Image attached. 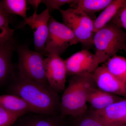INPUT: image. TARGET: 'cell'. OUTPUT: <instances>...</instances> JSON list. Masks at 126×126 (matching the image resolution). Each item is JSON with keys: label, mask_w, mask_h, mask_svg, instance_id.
<instances>
[{"label": "cell", "mask_w": 126, "mask_h": 126, "mask_svg": "<svg viewBox=\"0 0 126 126\" xmlns=\"http://www.w3.org/2000/svg\"><path fill=\"white\" fill-rule=\"evenodd\" d=\"M7 93L24 99L36 113L61 115V101L59 94L49 85L16 75L9 84Z\"/></svg>", "instance_id": "obj_1"}, {"label": "cell", "mask_w": 126, "mask_h": 126, "mask_svg": "<svg viewBox=\"0 0 126 126\" xmlns=\"http://www.w3.org/2000/svg\"><path fill=\"white\" fill-rule=\"evenodd\" d=\"M97 87L92 73L72 76L60 99L61 116L77 118L84 115L87 111L88 94Z\"/></svg>", "instance_id": "obj_2"}, {"label": "cell", "mask_w": 126, "mask_h": 126, "mask_svg": "<svg viewBox=\"0 0 126 126\" xmlns=\"http://www.w3.org/2000/svg\"><path fill=\"white\" fill-rule=\"evenodd\" d=\"M93 43L95 48L94 54L101 63L123 49L126 45V33L110 22L94 33Z\"/></svg>", "instance_id": "obj_3"}, {"label": "cell", "mask_w": 126, "mask_h": 126, "mask_svg": "<svg viewBox=\"0 0 126 126\" xmlns=\"http://www.w3.org/2000/svg\"><path fill=\"white\" fill-rule=\"evenodd\" d=\"M16 49L18 75L41 84L49 85L46 77L44 54L31 50L25 46H18Z\"/></svg>", "instance_id": "obj_4"}, {"label": "cell", "mask_w": 126, "mask_h": 126, "mask_svg": "<svg viewBox=\"0 0 126 126\" xmlns=\"http://www.w3.org/2000/svg\"><path fill=\"white\" fill-rule=\"evenodd\" d=\"M59 10L63 23L71 30L79 42L89 47L93 45L94 20L85 12L76 7Z\"/></svg>", "instance_id": "obj_5"}, {"label": "cell", "mask_w": 126, "mask_h": 126, "mask_svg": "<svg viewBox=\"0 0 126 126\" xmlns=\"http://www.w3.org/2000/svg\"><path fill=\"white\" fill-rule=\"evenodd\" d=\"M49 31L44 55L60 56L70 46L79 43L71 30L63 23L56 20L50 16Z\"/></svg>", "instance_id": "obj_6"}, {"label": "cell", "mask_w": 126, "mask_h": 126, "mask_svg": "<svg viewBox=\"0 0 126 126\" xmlns=\"http://www.w3.org/2000/svg\"><path fill=\"white\" fill-rule=\"evenodd\" d=\"M44 65L49 85L58 94L63 93L65 88L67 75L64 60L59 55L49 54L45 58Z\"/></svg>", "instance_id": "obj_7"}, {"label": "cell", "mask_w": 126, "mask_h": 126, "mask_svg": "<svg viewBox=\"0 0 126 126\" xmlns=\"http://www.w3.org/2000/svg\"><path fill=\"white\" fill-rule=\"evenodd\" d=\"M67 75L73 76L81 74L93 73L100 63L94 54L83 50L64 60Z\"/></svg>", "instance_id": "obj_8"}, {"label": "cell", "mask_w": 126, "mask_h": 126, "mask_svg": "<svg viewBox=\"0 0 126 126\" xmlns=\"http://www.w3.org/2000/svg\"><path fill=\"white\" fill-rule=\"evenodd\" d=\"M50 15L47 9L40 14L37 11L25 20L24 25H28L33 33L35 51L44 54L48 33V23Z\"/></svg>", "instance_id": "obj_9"}, {"label": "cell", "mask_w": 126, "mask_h": 126, "mask_svg": "<svg viewBox=\"0 0 126 126\" xmlns=\"http://www.w3.org/2000/svg\"><path fill=\"white\" fill-rule=\"evenodd\" d=\"M92 74L98 88L126 99V84L114 77L104 64L98 67Z\"/></svg>", "instance_id": "obj_10"}, {"label": "cell", "mask_w": 126, "mask_h": 126, "mask_svg": "<svg viewBox=\"0 0 126 126\" xmlns=\"http://www.w3.org/2000/svg\"><path fill=\"white\" fill-rule=\"evenodd\" d=\"M66 117L61 115L30 112L20 117L13 126H70Z\"/></svg>", "instance_id": "obj_11"}, {"label": "cell", "mask_w": 126, "mask_h": 126, "mask_svg": "<svg viewBox=\"0 0 126 126\" xmlns=\"http://www.w3.org/2000/svg\"><path fill=\"white\" fill-rule=\"evenodd\" d=\"M94 111L105 126H119L123 124L126 116V99L112 104L103 110Z\"/></svg>", "instance_id": "obj_12"}, {"label": "cell", "mask_w": 126, "mask_h": 126, "mask_svg": "<svg viewBox=\"0 0 126 126\" xmlns=\"http://www.w3.org/2000/svg\"><path fill=\"white\" fill-rule=\"evenodd\" d=\"M12 45L0 48V86L10 83L15 77L12 62Z\"/></svg>", "instance_id": "obj_13"}, {"label": "cell", "mask_w": 126, "mask_h": 126, "mask_svg": "<svg viewBox=\"0 0 126 126\" xmlns=\"http://www.w3.org/2000/svg\"><path fill=\"white\" fill-rule=\"evenodd\" d=\"M126 98L100 90L97 87L88 94L87 102L95 111L103 110L111 104Z\"/></svg>", "instance_id": "obj_14"}, {"label": "cell", "mask_w": 126, "mask_h": 126, "mask_svg": "<svg viewBox=\"0 0 126 126\" xmlns=\"http://www.w3.org/2000/svg\"><path fill=\"white\" fill-rule=\"evenodd\" d=\"M0 107L12 113L21 115L28 113H36L24 99L12 94L0 96Z\"/></svg>", "instance_id": "obj_15"}, {"label": "cell", "mask_w": 126, "mask_h": 126, "mask_svg": "<svg viewBox=\"0 0 126 126\" xmlns=\"http://www.w3.org/2000/svg\"><path fill=\"white\" fill-rule=\"evenodd\" d=\"M126 4V0H112L94 21V33L110 23L119 9Z\"/></svg>", "instance_id": "obj_16"}, {"label": "cell", "mask_w": 126, "mask_h": 126, "mask_svg": "<svg viewBox=\"0 0 126 126\" xmlns=\"http://www.w3.org/2000/svg\"><path fill=\"white\" fill-rule=\"evenodd\" d=\"M10 15L5 11L0 3V48L12 44L15 31L9 25Z\"/></svg>", "instance_id": "obj_17"}, {"label": "cell", "mask_w": 126, "mask_h": 126, "mask_svg": "<svg viewBox=\"0 0 126 126\" xmlns=\"http://www.w3.org/2000/svg\"><path fill=\"white\" fill-rule=\"evenodd\" d=\"M112 0H78L70 4L71 7H76L88 15L102 11Z\"/></svg>", "instance_id": "obj_18"}, {"label": "cell", "mask_w": 126, "mask_h": 126, "mask_svg": "<svg viewBox=\"0 0 126 126\" xmlns=\"http://www.w3.org/2000/svg\"><path fill=\"white\" fill-rule=\"evenodd\" d=\"M104 65L114 77L126 84V58L115 55L107 60Z\"/></svg>", "instance_id": "obj_19"}, {"label": "cell", "mask_w": 126, "mask_h": 126, "mask_svg": "<svg viewBox=\"0 0 126 126\" xmlns=\"http://www.w3.org/2000/svg\"><path fill=\"white\" fill-rule=\"evenodd\" d=\"M5 11L9 15H17L27 19V2L26 0H3L0 1Z\"/></svg>", "instance_id": "obj_20"}, {"label": "cell", "mask_w": 126, "mask_h": 126, "mask_svg": "<svg viewBox=\"0 0 126 126\" xmlns=\"http://www.w3.org/2000/svg\"><path fill=\"white\" fill-rule=\"evenodd\" d=\"M70 124V126H105L95 113L93 111L90 114L87 112L82 116L77 118V121L73 123Z\"/></svg>", "instance_id": "obj_21"}, {"label": "cell", "mask_w": 126, "mask_h": 126, "mask_svg": "<svg viewBox=\"0 0 126 126\" xmlns=\"http://www.w3.org/2000/svg\"><path fill=\"white\" fill-rule=\"evenodd\" d=\"M22 115L12 113L0 107V126H13Z\"/></svg>", "instance_id": "obj_22"}, {"label": "cell", "mask_w": 126, "mask_h": 126, "mask_svg": "<svg viewBox=\"0 0 126 126\" xmlns=\"http://www.w3.org/2000/svg\"><path fill=\"white\" fill-rule=\"evenodd\" d=\"M75 0H43L41 3L44 4L47 7V9L49 13H52L56 10L61 9V7L64 5L70 4Z\"/></svg>", "instance_id": "obj_23"}, {"label": "cell", "mask_w": 126, "mask_h": 126, "mask_svg": "<svg viewBox=\"0 0 126 126\" xmlns=\"http://www.w3.org/2000/svg\"><path fill=\"white\" fill-rule=\"evenodd\" d=\"M110 22L126 30V4L119 9Z\"/></svg>", "instance_id": "obj_24"}, {"label": "cell", "mask_w": 126, "mask_h": 126, "mask_svg": "<svg viewBox=\"0 0 126 126\" xmlns=\"http://www.w3.org/2000/svg\"><path fill=\"white\" fill-rule=\"evenodd\" d=\"M41 0H27V4L30 5L34 9V11H37L39 5L41 3Z\"/></svg>", "instance_id": "obj_25"}, {"label": "cell", "mask_w": 126, "mask_h": 126, "mask_svg": "<svg viewBox=\"0 0 126 126\" xmlns=\"http://www.w3.org/2000/svg\"><path fill=\"white\" fill-rule=\"evenodd\" d=\"M123 50H124V51H125V52H126V46H125V47H124Z\"/></svg>", "instance_id": "obj_26"}, {"label": "cell", "mask_w": 126, "mask_h": 126, "mask_svg": "<svg viewBox=\"0 0 126 126\" xmlns=\"http://www.w3.org/2000/svg\"><path fill=\"white\" fill-rule=\"evenodd\" d=\"M125 123H126V117L125 118V119H124L123 124H125Z\"/></svg>", "instance_id": "obj_27"}, {"label": "cell", "mask_w": 126, "mask_h": 126, "mask_svg": "<svg viewBox=\"0 0 126 126\" xmlns=\"http://www.w3.org/2000/svg\"><path fill=\"white\" fill-rule=\"evenodd\" d=\"M126 126V123L121 124V125H119V126Z\"/></svg>", "instance_id": "obj_28"}]
</instances>
